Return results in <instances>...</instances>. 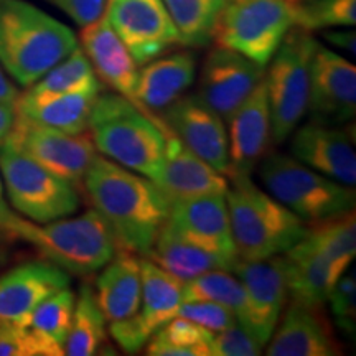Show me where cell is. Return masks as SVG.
Returning <instances> with one entry per match:
<instances>
[{
  "label": "cell",
  "mask_w": 356,
  "mask_h": 356,
  "mask_svg": "<svg viewBox=\"0 0 356 356\" xmlns=\"http://www.w3.org/2000/svg\"><path fill=\"white\" fill-rule=\"evenodd\" d=\"M0 356H48V351L25 325L0 320Z\"/></svg>",
  "instance_id": "f35d334b"
},
{
  "label": "cell",
  "mask_w": 356,
  "mask_h": 356,
  "mask_svg": "<svg viewBox=\"0 0 356 356\" xmlns=\"http://www.w3.org/2000/svg\"><path fill=\"white\" fill-rule=\"evenodd\" d=\"M7 234L30 243L53 264L76 275L99 270L119 249L108 222L96 210H89L76 218H60L44 225L17 215L8 226Z\"/></svg>",
  "instance_id": "5b68a950"
},
{
  "label": "cell",
  "mask_w": 356,
  "mask_h": 356,
  "mask_svg": "<svg viewBox=\"0 0 356 356\" xmlns=\"http://www.w3.org/2000/svg\"><path fill=\"white\" fill-rule=\"evenodd\" d=\"M163 132H165V155L154 184L165 195L168 202L204 197V195H225L228 190V177L215 170L210 163L191 152L165 124H163Z\"/></svg>",
  "instance_id": "ffe728a7"
},
{
  "label": "cell",
  "mask_w": 356,
  "mask_h": 356,
  "mask_svg": "<svg viewBox=\"0 0 356 356\" xmlns=\"http://www.w3.org/2000/svg\"><path fill=\"white\" fill-rule=\"evenodd\" d=\"M26 157L79 190L96 159V147L86 132L66 134L24 121L15 114L12 131L3 140Z\"/></svg>",
  "instance_id": "30bf717a"
},
{
  "label": "cell",
  "mask_w": 356,
  "mask_h": 356,
  "mask_svg": "<svg viewBox=\"0 0 356 356\" xmlns=\"http://www.w3.org/2000/svg\"><path fill=\"white\" fill-rule=\"evenodd\" d=\"M147 259L154 261L181 282H188L197 275L213 269L231 270V264L215 252L190 243L168 222L162 226Z\"/></svg>",
  "instance_id": "4316f807"
},
{
  "label": "cell",
  "mask_w": 356,
  "mask_h": 356,
  "mask_svg": "<svg viewBox=\"0 0 356 356\" xmlns=\"http://www.w3.org/2000/svg\"><path fill=\"white\" fill-rule=\"evenodd\" d=\"M0 175L13 210L44 225L76 213L78 190L7 142L0 145Z\"/></svg>",
  "instance_id": "9c48e42d"
},
{
  "label": "cell",
  "mask_w": 356,
  "mask_h": 356,
  "mask_svg": "<svg viewBox=\"0 0 356 356\" xmlns=\"http://www.w3.org/2000/svg\"><path fill=\"white\" fill-rule=\"evenodd\" d=\"M325 126L350 122L356 113V68L345 56L317 43L312 58L309 109Z\"/></svg>",
  "instance_id": "4fadbf2b"
},
{
  "label": "cell",
  "mask_w": 356,
  "mask_h": 356,
  "mask_svg": "<svg viewBox=\"0 0 356 356\" xmlns=\"http://www.w3.org/2000/svg\"><path fill=\"white\" fill-rule=\"evenodd\" d=\"M228 0H163L184 47H208Z\"/></svg>",
  "instance_id": "1f68e13d"
},
{
  "label": "cell",
  "mask_w": 356,
  "mask_h": 356,
  "mask_svg": "<svg viewBox=\"0 0 356 356\" xmlns=\"http://www.w3.org/2000/svg\"><path fill=\"white\" fill-rule=\"evenodd\" d=\"M78 48L73 30L26 0H0V68L22 88Z\"/></svg>",
  "instance_id": "7a4b0ae2"
},
{
  "label": "cell",
  "mask_w": 356,
  "mask_h": 356,
  "mask_svg": "<svg viewBox=\"0 0 356 356\" xmlns=\"http://www.w3.org/2000/svg\"><path fill=\"white\" fill-rule=\"evenodd\" d=\"M304 238L335 266L338 273H346L356 256L355 208L307 222Z\"/></svg>",
  "instance_id": "f546056e"
},
{
  "label": "cell",
  "mask_w": 356,
  "mask_h": 356,
  "mask_svg": "<svg viewBox=\"0 0 356 356\" xmlns=\"http://www.w3.org/2000/svg\"><path fill=\"white\" fill-rule=\"evenodd\" d=\"M293 26L296 6L289 0H228L213 40L266 68Z\"/></svg>",
  "instance_id": "ba28073f"
},
{
  "label": "cell",
  "mask_w": 356,
  "mask_h": 356,
  "mask_svg": "<svg viewBox=\"0 0 356 356\" xmlns=\"http://www.w3.org/2000/svg\"><path fill=\"white\" fill-rule=\"evenodd\" d=\"M266 355L335 356L341 355V346L325 315L323 305H305L291 300L267 341Z\"/></svg>",
  "instance_id": "d6986e66"
},
{
  "label": "cell",
  "mask_w": 356,
  "mask_h": 356,
  "mask_svg": "<svg viewBox=\"0 0 356 356\" xmlns=\"http://www.w3.org/2000/svg\"><path fill=\"white\" fill-rule=\"evenodd\" d=\"M95 84H99V79L96 78L86 55L78 47L65 60H61L50 71H47L38 81L26 88V91L24 95H19L17 101H42L47 99V97L66 95V92L78 91V89L95 86Z\"/></svg>",
  "instance_id": "d6a6232c"
},
{
  "label": "cell",
  "mask_w": 356,
  "mask_h": 356,
  "mask_svg": "<svg viewBox=\"0 0 356 356\" xmlns=\"http://www.w3.org/2000/svg\"><path fill=\"white\" fill-rule=\"evenodd\" d=\"M262 185L279 203L305 222L355 208V188L312 170L287 154H266L259 162Z\"/></svg>",
  "instance_id": "8992f818"
},
{
  "label": "cell",
  "mask_w": 356,
  "mask_h": 356,
  "mask_svg": "<svg viewBox=\"0 0 356 356\" xmlns=\"http://www.w3.org/2000/svg\"><path fill=\"white\" fill-rule=\"evenodd\" d=\"M327 304L335 320L337 328L348 338L356 335V280L355 270L343 273L332 287Z\"/></svg>",
  "instance_id": "8d00e7d4"
},
{
  "label": "cell",
  "mask_w": 356,
  "mask_h": 356,
  "mask_svg": "<svg viewBox=\"0 0 356 356\" xmlns=\"http://www.w3.org/2000/svg\"><path fill=\"white\" fill-rule=\"evenodd\" d=\"M83 188L119 248L142 257L149 254L170 215V202L159 186L140 173L96 155Z\"/></svg>",
  "instance_id": "6da1fadb"
},
{
  "label": "cell",
  "mask_w": 356,
  "mask_h": 356,
  "mask_svg": "<svg viewBox=\"0 0 356 356\" xmlns=\"http://www.w3.org/2000/svg\"><path fill=\"white\" fill-rule=\"evenodd\" d=\"M356 24V0H300L296 3V26L315 30L353 26Z\"/></svg>",
  "instance_id": "d590c367"
},
{
  "label": "cell",
  "mask_w": 356,
  "mask_h": 356,
  "mask_svg": "<svg viewBox=\"0 0 356 356\" xmlns=\"http://www.w3.org/2000/svg\"><path fill=\"white\" fill-rule=\"evenodd\" d=\"M99 91L101 83L42 101H17L15 114L37 126L56 129L66 134H81L88 131L89 115Z\"/></svg>",
  "instance_id": "484cf974"
},
{
  "label": "cell",
  "mask_w": 356,
  "mask_h": 356,
  "mask_svg": "<svg viewBox=\"0 0 356 356\" xmlns=\"http://www.w3.org/2000/svg\"><path fill=\"white\" fill-rule=\"evenodd\" d=\"M108 341V323L97 304L95 289L83 284L79 289L63 355L92 356L101 353Z\"/></svg>",
  "instance_id": "4dcf8cb0"
},
{
  "label": "cell",
  "mask_w": 356,
  "mask_h": 356,
  "mask_svg": "<svg viewBox=\"0 0 356 356\" xmlns=\"http://www.w3.org/2000/svg\"><path fill=\"white\" fill-rule=\"evenodd\" d=\"M197 60L190 51H177L145 63L137 74L136 104L145 113H162L184 96L195 81Z\"/></svg>",
  "instance_id": "cb8c5ba5"
},
{
  "label": "cell",
  "mask_w": 356,
  "mask_h": 356,
  "mask_svg": "<svg viewBox=\"0 0 356 356\" xmlns=\"http://www.w3.org/2000/svg\"><path fill=\"white\" fill-rule=\"evenodd\" d=\"M264 66L216 44L203 63L197 96L226 121L264 78Z\"/></svg>",
  "instance_id": "5bb4252c"
},
{
  "label": "cell",
  "mask_w": 356,
  "mask_h": 356,
  "mask_svg": "<svg viewBox=\"0 0 356 356\" xmlns=\"http://www.w3.org/2000/svg\"><path fill=\"white\" fill-rule=\"evenodd\" d=\"M13 122H15V106L0 101V145L12 131Z\"/></svg>",
  "instance_id": "7bdbcfd3"
},
{
  "label": "cell",
  "mask_w": 356,
  "mask_h": 356,
  "mask_svg": "<svg viewBox=\"0 0 356 356\" xmlns=\"http://www.w3.org/2000/svg\"><path fill=\"white\" fill-rule=\"evenodd\" d=\"M287 291L291 300L305 305H323L332 287L340 279L335 266L302 238L286 252Z\"/></svg>",
  "instance_id": "d4e9b609"
},
{
  "label": "cell",
  "mask_w": 356,
  "mask_h": 356,
  "mask_svg": "<svg viewBox=\"0 0 356 356\" xmlns=\"http://www.w3.org/2000/svg\"><path fill=\"white\" fill-rule=\"evenodd\" d=\"M96 150L124 168L155 180L165 155V132L157 114L121 95H97L89 115Z\"/></svg>",
  "instance_id": "3957f363"
},
{
  "label": "cell",
  "mask_w": 356,
  "mask_h": 356,
  "mask_svg": "<svg viewBox=\"0 0 356 356\" xmlns=\"http://www.w3.org/2000/svg\"><path fill=\"white\" fill-rule=\"evenodd\" d=\"M322 37L330 43L332 47L340 48L346 55L353 58L356 51V35L353 30H323Z\"/></svg>",
  "instance_id": "b9f144b4"
},
{
  "label": "cell",
  "mask_w": 356,
  "mask_h": 356,
  "mask_svg": "<svg viewBox=\"0 0 356 356\" xmlns=\"http://www.w3.org/2000/svg\"><path fill=\"white\" fill-rule=\"evenodd\" d=\"M225 200L238 259L282 256L305 236L307 222L257 188L251 177H231Z\"/></svg>",
  "instance_id": "277c9868"
},
{
  "label": "cell",
  "mask_w": 356,
  "mask_h": 356,
  "mask_svg": "<svg viewBox=\"0 0 356 356\" xmlns=\"http://www.w3.org/2000/svg\"><path fill=\"white\" fill-rule=\"evenodd\" d=\"M66 270L50 261H32L0 275V320L25 323L40 302L68 287Z\"/></svg>",
  "instance_id": "44dd1931"
},
{
  "label": "cell",
  "mask_w": 356,
  "mask_h": 356,
  "mask_svg": "<svg viewBox=\"0 0 356 356\" xmlns=\"http://www.w3.org/2000/svg\"><path fill=\"white\" fill-rule=\"evenodd\" d=\"M81 29V50L91 63L96 78L136 104L134 92L139 70L126 44L111 26L108 17L102 13L96 22Z\"/></svg>",
  "instance_id": "7402d4cb"
},
{
  "label": "cell",
  "mask_w": 356,
  "mask_h": 356,
  "mask_svg": "<svg viewBox=\"0 0 356 356\" xmlns=\"http://www.w3.org/2000/svg\"><path fill=\"white\" fill-rule=\"evenodd\" d=\"M177 315L202 325L203 328L213 333L225 330L238 322L234 312L215 302H181Z\"/></svg>",
  "instance_id": "ab89813d"
},
{
  "label": "cell",
  "mask_w": 356,
  "mask_h": 356,
  "mask_svg": "<svg viewBox=\"0 0 356 356\" xmlns=\"http://www.w3.org/2000/svg\"><path fill=\"white\" fill-rule=\"evenodd\" d=\"M104 15L137 65L180 43L163 0H108Z\"/></svg>",
  "instance_id": "7c38bea8"
},
{
  "label": "cell",
  "mask_w": 356,
  "mask_h": 356,
  "mask_svg": "<svg viewBox=\"0 0 356 356\" xmlns=\"http://www.w3.org/2000/svg\"><path fill=\"white\" fill-rule=\"evenodd\" d=\"M184 302H215L231 312L238 320L244 310V289L241 280L226 269H213L184 284Z\"/></svg>",
  "instance_id": "e575fe53"
},
{
  "label": "cell",
  "mask_w": 356,
  "mask_h": 356,
  "mask_svg": "<svg viewBox=\"0 0 356 356\" xmlns=\"http://www.w3.org/2000/svg\"><path fill=\"white\" fill-rule=\"evenodd\" d=\"M167 222L190 243L228 261L231 267L238 261L225 195L172 202Z\"/></svg>",
  "instance_id": "e0dca14e"
},
{
  "label": "cell",
  "mask_w": 356,
  "mask_h": 356,
  "mask_svg": "<svg viewBox=\"0 0 356 356\" xmlns=\"http://www.w3.org/2000/svg\"><path fill=\"white\" fill-rule=\"evenodd\" d=\"M231 273L241 280L244 310L239 318L262 345H267L286 307L289 291L284 256L267 259H238Z\"/></svg>",
  "instance_id": "8fae6325"
},
{
  "label": "cell",
  "mask_w": 356,
  "mask_h": 356,
  "mask_svg": "<svg viewBox=\"0 0 356 356\" xmlns=\"http://www.w3.org/2000/svg\"><path fill=\"white\" fill-rule=\"evenodd\" d=\"M96 277L95 296L106 323L121 325L140 317L142 277L140 259L119 248Z\"/></svg>",
  "instance_id": "603a6c76"
},
{
  "label": "cell",
  "mask_w": 356,
  "mask_h": 356,
  "mask_svg": "<svg viewBox=\"0 0 356 356\" xmlns=\"http://www.w3.org/2000/svg\"><path fill=\"white\" fill-rule=\"evenodd\" d=\"M215 333L184 317H173L145 343V355L152 356H213Z\"/></svg>",
  "instance_id": "836d02e7"
},
{
  "label": "cell",
  "mask_w": 356,
  "mask_h": 356,
  "mask_svg": "<svg viewBox=\"0 0 356 356\" xmlns=\"http://www.w3.org/2000/svg\"><path fill=\"white\" fill-rule=\"evenodd\" d=\"M289 2H291V3H293V6H296V3H297V2H300V0H289Z\"/></svg>",
  "instance_id": "bcb514c9"
},
{
  "label": "cell",
  "mask_w": 356,
  "mask_h": 356,
  "mask_svg": "<svg viewBox=\"0 0 356 356\" xmlns=\"http://www.w3.org/2000/svg\"><path fill=\"white\" fill-rule=\"evenodd\" d=\"M315 47L317 40L312 32L293 26L267 63L269 70L264 71V83L274 144L286 142L309 109Z\"/></svg>",
  "instance_id": "52a82bcc"
},
{
  "label": "cell",
  "mask_w": 356,
  "mask_h": 356,
  "mask_svg": "<svg viewBox=\"0 0 356 356\" xmlns=\"http://www.w3.org/2000/svg\"><path fill=\"white\" fill-rule=\"evenodd\" d=\"M74 292L70 286L63 287L40 302L25 320L24 325L47 348L48 356L63 355V346L74 314Z\"/></svg>",
  "instance_id": "f1b7e54d"
},
{
  "label": "cell",
  "mask_w": 356,
  "mask_h": 356,
  "mask_svg": "<svg viewBox=\"0 0 356 356\" xmlns=\"http://www.w3.org/2000/svg\"><path fill=\"white\" fill-rule=\"evenodd\" d=\"M60 10H63L79 26H86L96 22L108 6V0H48Z\"/></svg>",
  "instance_id": "60d3db41"
},
{
  "label": "cell",
  "mask_w": 356,
  "mask_h": 356,
  "mask_svg": "<svg viewBox=\"0 0 356 356\" xmlns=\"http://www.w3.org/2000/svg\"><path fill=\"white\" fill-rule=\"evenodd\" d=\"M291 155L312 170L355 188L356 154L353 139L337 126L310 121L292 134Z\"/></svg>",
  "instance_id": "ac0fdd59"
},
{
  "label": "cell",
  "mask_w": 356,
  "mask_h": 356,
  "mask_svg": "<svg viewBox=\"0 0 356 356\" xmlns=\"http://www.w3.org/2000/svg\"><path fill=\"white\" fill-rule=\"evenodd\" d=\"M163 124L191 152L228 177V136L225 121L197 95H184L162 111Z\"/></svg>",
  "instance_id": "9a60e30c"
},
{
  "label": "cell",
  "mask_w": 356,
  "mask_h": 356,
  "mask_svg": "<svg viewBox=\"0 0 356 356\" xmlns=\"http://www.w3.org/2000/svg\"><path fill=\"white\" fill-rule=\"evenodd\" d=\"M17 99H19V91L13 86L10 79L7 78V74L3 73V70L0 68V101L15 106Z\"/></svg>",
  "instance_id": "f6af8a7d"
},
{
  "label": "cell",
  "mask_w": 356,
  "mask_h": 356,
  "mask_svg": "<svg viewBox=\"0 0 356 356\" xmlns=\"http://www.w3.org/2000/svg\"><path fill=\"white\" fill-rule=\"evenodd\" d=\"M140 322L152 337L162 325L177 317V312L184 302L181 292L185 282L147 257L140 259Z\"/></svg>",
  "instance_id": "83f0119b"
},
{
  "label": "cell",
  "mask_w": 356,
  "mask_h": 356,
  "mask_svg": "<svg viewBox=\"0 0 356 356\" xmlns=\"http://www.w3.org/2000/svg\"><path fill=\"white\" fill-rule=\"evenodd\" d=\"M262 348L264 345L239 320L215 333L211 340L213 356H256L262 353Z\"/></svg>",
  "instance_id": "74e56055"
},
{
  "label": "cell",
  "mask_w": 356,
  "mask_h": 356,
  "mask_svg": "<svg viewBox=\"0 0 356 356\" xmlns=\"http://www.w3.org/2000/svg\"><path fill=\"white\" fill-rule=\"evenodd\" d=\"M17 213L12 210L10 204L7 203L6 198V190H3V181L2 175H0V231H8V226L12 225V221L15 220Z\"/></svg>",
  "instance_id": "ee69618b"
},
{
  "label": "cell",
  "mask_w": 356,
  "mask_h": 356,
  "mask_svg": "<svg viewBox=\"0 0 356 356\" xmlns=\"http://www.w3.org/2000/svg\"><path fill=\"white\" fill-rule=\"evenodd\" d=\"M228 122V178L251 177L256 165L269 152L273 142L270 113L264 78L257 83L243 104L226 119Z\"/></svg>",
  "instance_id": "2e32d148"
}]
</instances>
